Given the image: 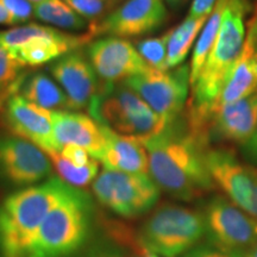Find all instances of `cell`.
<instances>
[{
    "mask_svg": "<svg viewBox=\"0 0 257 257\" xmlns=\"http://www.w3.org/2000/svg\"><path fill=\"white\" fill-rule=\"evenodd\" d=\"M5 120L15 136L30 141L46 154L60 153L54 136L51 111L35 105L21 94H14L6 104Z\"/></svg>",
    "mask_w": 257,
    "mask_h": 257,
    "instance_id": "cell-15",
    "label": "cell"
},
{
    "mask_svg": "<svg viewBox=\"0 0 257 257\" xmlns=\"http://www.w3.org/2000/svg\"><path fill=\"white\" fill-rule=\"evenodd\" d=\"M217 2L218 0H193L188 12V17H208L211 12L213 11Z\"/></svg>",
    "mask_w": 257,
    "mask_h": 257,
    "instance_id": "cell-31",
    "label": "cell"
},
{
    "mask_svg": "<svg viewBox=\"0 0 257 257\" xmlns=\"http://www.w3.org/2000/svg\"><path fill=\"white\" fill-rule=\"evenodd\" d=\"M91 37L89 32L82 36H76L50 28L44 35L32 38L23 46L8 50L24 67H38L54 62L60 57L78 50L83 44L88 43Z\"/></svg>",
    "mask_w": 257,
    "mask_h": 257,
    "instance_id": "cell-18",
    "label": "cell"
},
{
    "mask_svg": "<svg viewBox=\"0 0 257 257\" xmlns=\"http://www.w3.org/2000/svg\"><path fill=\"white\" fill-rule=\"evenodd\" d=\"M252 8L250 0H226L216 43L192 86L186 117L193 130L205 136L208 120L242 51Z\"/></svg>",
    "mask_w": 257,
    "mask_h": 257,
    "instance_id": "cell-2",
    "label": "cell"
},
{
    "mask_svg": "<svg viewBox=\"0 0 257 257\" xmlns=\"http://www.w3.org/2000/svg\"><path fill=\"white\" fill-rule=\"evenodd\" d=\"M243 257H257V245L252 246L251 249L248 250V251L244 253Z\"/></svg>",
    "mask_w": 257,
    "mask_h": 257,
    "instance_id": "cell-35",
    "label": "cell"
},
{
    "mask_svg": "<svg viewBox=\"0 0 257 257\" xmlns=\"http://www.w3.org/2000/svg\"><path fill=\"white\" fill-rule=\"evenodd\" d=\"M206 233L204 213L174 204H165L153 212L140 231L142 249L157 256H182Z\"/></svg>",
    "mask_w": 257,
    "mask_h": 257,
    "instance_id": "cell-6",
    "label": "cell"
},
{
    "mask_svg": "<svg viewBox=\"0 0 257 257\" xmlns=\"http://www.w3.org/2000/svg\"><path fill=\"white\" fill-rule=\"evenodd\" d=\"M88 110L99 124L119 135L140 140L166 126L165 121L124 81L105 82Z\"/></svg>",
    "mask_w": 257,
    "mask_h": 257,
    "instance_id": "cell-5",
    "label": "cell"
},
{
    "mask_svg": "<svg viewBox=\"0 0 257 257\" xmlns=\"http://www.w3.org/2000/svg\"><path fill=\"white\" fill-rule=\"evenodd\" d=\"M257 127V91L236 101L220 105L212 113L206 133L208 140L239 143L248 141Z\"/></svg>",
    "mask_w": 257,
    "mask_h": 257,
    "instance_id": "cell-16",
    "label": "cell"
},
{
    "mask_svg": "<svg viewBox=\"0 0 257 257\" xmlns=\"http://www.w3.org/2000/svg\"><path fill=\"white\" fill-rule=\"evenodd\" d=\"M87 57L99 78L106 83L123 82L150 68L136 47L119 37L93 42L87 49Z\"/></svg>",
    "mask_w": 257,
    "mask_h": 257,
    "instance_id": "cell-13",
    "label": "cell"
},
{
    "mask_svg": "<svg viewBox=\"0 0 257 257\" xmlns=\"http://www.w3.org/2000/svg\"><path fill=\"white\" fill-rule=\"evenodd\" d=\"M47 155L49 156L50 161L55 166V169L59 173L61 179L73 187H85V186L91 184L93 180H95L96 175H98L99 163L95 159H92L88 165L76 167L67 160H64L59 153H51L47 154Z\"/></svg>",
    "mask_w": 257,
    "mask_h": 257,
    "instance_id": "cell-25",
    "label": "cell"
},
{
    "mask_svg": "<svg viewBox=\"0 0 257 257\" xmlns=\"http://www.w3.org/2000/svg\"><path fill=\"white\" fill-rule=\"evenodd\" d=\"M242 150L249 162L257 167V127L249 140L242 144Z\"/></svg>",
    "mask_w": 257,
    "mask_h": 257,
    "instance_id": "cell-33",
    "label": "cell"
},
{
    "mask_svg": "<svg viewBox=\"0 0 257 257\" xmlns=\"http://www.w3.org/2000/svg\"><path fill=\"white\" fill-rule=\"evenodd\" d=\"M64 2L86 21L88 19L94 22L100 21L113 8V5L106 0H64Z\"/></svg>",
    "mask_w": 257,
    "mask_h": 257,
    "instance_id": "cell-27",
    "label": "cell"
},
{
    "mask_svg": "<svg viewBox=\"0 0 257 257\" xmlns=\"http://www.w3.org/2000/svg\"><path fill=\"white\" fill-rule=\"evenodd\" d=\"M257 59V5H253L246 23V34L238 60L230 73L217 106L236 101L257 91L252 63ZM214 112V111H213Z\"/></svg>",
    "mask_w": 257,
    "mask_h": 257,
    "instance_id": "cell-19",
    "label": "cell"
},
{
    "mask_svg": "<svg viewBox=\"0 0 257 257\" xmlns=\"http://www.w3.org/2000/svg\"><path fill=\"white\" fill-rule=\"evenodd\" d=\"M70 185L51 176L41 184L18 189L0 205V249L5 257H23L50 211Z\"/></svg>",
    "mask_w": 257,
    "mask_h": 257,
    "instance_id": "cell-3",
    "label": "cell"
},
{
    "mask_svg": "<svg viewBox=\"0 0 257 257\" xmlns=\"http://www.w3.org/2000/svg\"><path fill=\"white\" fill-rule=\"evenodd\" d=\"M207 166L214 184L236 206L257 220V168L227 149H210Z\"/></svg>",
    "mask_w": 257,
    "mask_h": 257,
    "instance_id": "cell-11",
    "label": "cell"
},
{
    "mask_svg": "<svg viewBox=\"0 0 257 257\" xmlns=\"http://www.w3.org/2000/svg\"><path fill=\"white\" fill-rule=\"evenodd\" d=\"M49 156L30 141L0 137V181L14 187H30L51 178Z\"/></svg>",
    "mask_w": 257,
    "mask_h": 257,
    "instance_id": "cell-10",
    "label": "cell"
},
{
    "mask_svg": "<svg viewBox=\"0 0 257 257\" xmlns=\"http://www.w3.org/2000/svg\"><path fill=\"white\" fill-rule=\"evenodd\" d=\"M149 159V175L173 198L192 201L214 188L207 166L208 138L180 115L159 133L142 138Z\"/></svg>",
    "mask_w": 257,
    "mask_h": 257,
    "instance_id": "cell-1",
    "label": "cell"
},
{
    "mask_svg": "<svg viewBox=\"0 0 257 257\" xmlns=\"http://www.w3.org/2000/svg\"><path fill=\"white\" fill-rule=\"evenodd\" d=\"M34 16L43 23L66 30H85L87 21L64 0H44L34 5Z\"/></svg>",
    "mask_w": 257,
    "mask_h": 257,
    "instance_id": "cell-24",
    "label": "cell"
},
{
    "mask_svg": "<svg viewBox=\"0 0 257 257\" xmlns=\"http://www.w3.org/2000/svg\"><path fill=\"white\" fill-rule=\"evenodd\" d=\"M181 257H232L229 253L221 251L220 249L216 246H208V245H200L197 248H193L184 253Z\"/></svg>",
    "mask_w": 257,
    "mask_h": 257,
    "instance_id": "cell-32",
    "label": "cell"
},
{
    "mask_svg": "<svg viewBox=\"0 0 257 257\" xmlns=\"http://www.w3.org/2000/svg\"><path fill=\"white\" fill-rule=\"evenodd\" d=\"M49 72L66 93L72 111L89 108L100 91L98 74L88 57L78 50L51 62Z\"/></svg>",
    "mask_w": 257,
    "mask_h": 257,
    "instance_id": "cell-14",
    "label": "cell"
},
{
    "mask_svg": "<svg viewBox=\"0 0 257 257\" xmlns=\"http://www.w3.org/2000/svg\"><path fill=\"white\" fill-rule=\"evenodd\" d=\"M142 252H143V257H160L155 255V253H153L152 251H149V250H146V249H142Z\"/></svg>",
    "mask_w": 257,
    "mask_h": 257,
    "instance_id": "cell-36",
    "label": "cell"
},
{
    "mask_svg": "<svg viewBox=\"0 0 257 257\" xmlns=\"http://www.w3.org/2000/svg\"><path fill=\"white\" fill-rule=\"evenodd\" d=\"M170 31H172V29L160 37H152L138 41L135 46L138 54L142 56V59L146 61L150 68L156 70H169L168 64H167V55H168Z\"/></svg>",
    "mask_w": 257,
    "mask_h": 257,
    "instance_id": "cell-26",
    "label": "cell"
},
{
    "mask_svg": "<svg viewBox=\"0 0 257 257\" xmlns=\"http://www.w3.org/2000/svg\"><path fill=\"white\" fill-rule=\"evenodd\" d=\"M92 199L70 186L29 244L23 257H66L85 243L92 221Z\"/></svg>",
    "mask_w": 257,
    "mask_h": 257,
    "instance_id": "cell-4",
    "label": "cell"
},
{
    "mask_svg": "<svg viewBox=\"0 0 257 257\" xmlns=\"http://www.w3.org/2000/svg\"><path fill=\"white\" fill-rule=\"evenodd\" d=\"M168 11L163 0H125L100 21L89 27V34L110 37H136L156 31L165 24Z\"/></svg>",
    "mask_w": 257,
    "mask_h": 257,
    "instance_id": "cell-12",
    "label": "cell"
},
{
    "mask_svg": "<svg viewBox=\"0 0 257 257\" xmlns=\"http://www.w3.org/2000/svg\"><path fill=\"white\" fill-rule=\"evenodd\" d=\"M252 72H253V75H255V79L257 82V59L253 61V63H252Z\"/></svg>",
    "mask_w": 257,
    "mask_h": 257,
    "instance_id": "cell-37",
    "label": "cell"
},
{
    "mask_svg": "<svg viewBox=\"0 0 257 257\" xmlns=\"http://www.w3.org/2000/svg\"><path fill=\"white\" fill-rule=\"evenodd\" d=\"M0 4L11 15L15 24L25 23L34 16V5L28 0H0Z\"/></svg>",
    "mask_w": 257,
    "mask_h": 257,
    "instance_id": "cell-29",
    "label": "cell"
},
{
    "mask_svg": "<svg viewBox=\"0 0 257 257\" xmlns=\"http://www.w3.org/2000/svg\"><path fill=\"white\" fill-rule=\"evenodd\" d=\"M106 2H108L110 3V4H112V5H117L118 3H120V2H123V0H106Z\"/></svg>",
    "mask_w": 257,
    "mask_h": 257,
    "instance_id": "cell-38",
    "label": "cell"
},
{
    "mask_svg": "<svg viewBox=\"0 0 257 257\" xmlns=\"http://www.w3.org/2000/svg\"><path fill=\"white\" fill-rule=\"evenodd\" d=\"M23 64L18 62L6 48L0 44V91L8 88L17 80Z\"/></svg>",
    "mask_w": 257,
    "mask_h": 257,
    "instance_id": "cell-28",
    "label": "cell"
},
{
    "mask_svg": "<svg viewBox=\"0 0 257 257\" xmlns=\"http://www.w3.org/2000/svg\"><path fill=\"white\" fill-rule=\"evenodd\" d=\"M167 2H168L169 4H172V5H176L178 3H180V0H167Z\"/></svg>",
    "mask_w": 257,
    "mask_h": 257,
    "instance_id": "cell-40",
    "label": "cell"
},
{
    "mask_svg": "<svg viewBox=\"0 0 257 257\" xmlns=\"http://www.w3.org/2000/svg\"><path fill=\"white\" fill-rule=\"evenodd\" d=\"M124 82L168 124L184 111L191 86V69L188 64H181L173 70L149 68Z\"/></svg>",
    "mask_w": 257,
    "mask_h": 257,
    "instance_id": "cell-8",
    "label": "cell"
},
{
    "mask_svg": "<svg viewBox=\"0 0 257 257\" xmlns=\"http://www.w3.org/2000/svg\"><path fill=\"white\" fill-rule=\"evenodd\" d=\"M104 131L106 147L99 161L105 169L128 174H149V159L140 138L119 135L105 125Z\"/></svg>",
    "mask_w": 257,
    "mask_h": 257,
    "instance_id": "cell-20",
    "label": "cell"
},
{
    "mask_svg": "<svg viewBox=\"0 0 257 257\" xmlns=\"http://www.w3.org/2000/svg\"><path fill=\"white\" fill-rule=\"evenodd\" d=\"M21 95L48 111H72L69 100L63 89L57 86L47 74L42 72L32 74L24 82Z\"/></svg>",
    "mask_w": 257,
    "mask_h": 257,
    "instance_id": "cell-21",
    "label": "cell"
},
{
    "mask_svg": "<svg viewBox=\"0 0 257 257\" xmlns=\"http://www.w3.org/2000/svg\"><path fill=\"white\" fill-rule=\"evenodd\" d=\"M206 233L216 248L232 257H243L257 245V220L233 204L216 195L205 208Z\"/></svg>",
    "mask_w": 257,
    "mask_h": 257,
    "instance_id": "cell-9",
    "label": "cell"
},
{
    "mask_svg": "<svg viewBox=\"0 0 257 257\" xmlns=\"http://www.w3.org/2000/svg\"><path fill=\"white\" fill-rule=\"evenodd\" d=\"M15 22L11 15L6 11V9L0 4V25H14Z\"/></svg>",
    "mask_w": 257,
    "mask_h": 257,
    "instance_id": "cell-34",
    "label": "cell"
},
{
    "mask_svg": "<svg viewBox=\"0 0 257 257\" xmlns=\"http://www.w3.org/2000/svg\"><path fill=\"white\" fill-rule=\"evenodd\" d=\"M207 18L187 17L178 27L172 29L168 42V55H167L168 69H174L184 64V61L191 51L194 41L200 35Z\"/></svg>",
    "mask_w": 257,
    "mask_h": 257,
    "instance_id": "cell-23",
    "label": "cell"
},
{
    "mask_svg": "<svg viewBox=\"0 0 257 257\" xmlns=\"http://www.w3.org/2000/svg\"><path fill=\"white\" fill-rule=\"evenodd\" d=\"M93 194L108 210L124 218L147 213L160 198V188L149 174H128L105 169L96 176Z\"/></svg>",
    "mask_w": 257,
    "mask_h": 257,
    "instance_id": "cell-7",
    "label": "cell"
},
{
    "mask_svg": "<svg viewBox=\"0 0 257 257\" xmlns=\"http://www.w3.org/2000/svg\"><path fill=\"white\" fill-rule=\"evenodd\" d=\"M64 160L76 167H83L88 165L91 162L93 157L89 155L88 152L85 149L80 148L78 146H73V144H67V146L62 147L61 152L59 153Z\"/></svg>",
    "mask_w": 257,
    "mask_h": 257,
    "instance_id": "cell-30",
    "label": "cell"
},
{
    "mask_svg": "<svg viewBox=\"0 0 257 257\" xmlns=\"http://www.w3.org/2000/svg\"><path fill=\"white\" fill-rule=\"evenodd\" d=\"M55 141L61 152L67 144L78 146L99 161L106 147L104 125L75 111L51 112Z\"/></svg>",
    "mask_w": 257,
    "mask_h": 257,
    "instance_id": "cell-17",
    "label": "cell"
},
{
    "mask_svg": "<svg viewBox=\"0 0 257 257\" xmlns=\"http://www.w3.org/2000/svg\"><path fill=\"white\" fill-rule=\"evenodd\" d=\"M28 2H30L32 5H36V4H38V3L44 2V0H28Z\"/></svg>",
    "mask_w": 257,
    "mask_h": 257,
    "instance_id": "cell-39",
    "label": "cell"
},
{
    "mask_svg": "<svg viewBox=\"0 0 257 257\" xmlns=\"http://www.w3.org/2000/svg\"><path fill=\"white\" fill-rule=\"evenodd\" d=\"M226 0H218L213 11L208 16L206 23L199 35L197 43L192 53V60L189 64L191 69V87L193 83L197 81L199 74H200L202 67L206 62L208 55H210L212 48H213L216 40L219 34L221 21H223V12Z\"/></svg>",
    "mask_w": 257,
    "mask_h": 257,
    "instance_id": "cell-22",
    "label": "cell"
}]
</instances>
